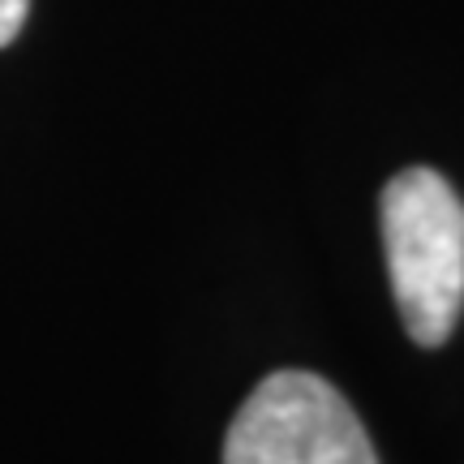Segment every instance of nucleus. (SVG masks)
I'll list each match as a JSON object with an SVG mask.
<instances>
[{
	"label": "nucleus",
	"mask_w": 464,
	"mask_h": 464,
	"mask_svg": "<svg viewBox=\"0 0 464 464\" xmlns=\"http://www.w3.org/2000/svg\"><path fill=\"white\" fill-rule=\"evenodd\" d=\"M387 276L404 332L439 348L464 310V202L434 168H404L379 198Z\"/></svg>",
	"instance_id": "obj_1"
},
{
	"label": "nucleus",
	"mask_w": 464,
	"mask_h": 464,
	"mask_svg": "<svg viewBox=\"0 0 464 464\" xmlns=\"http://www.w3.org/2000/svg\"><path fill=\"white\" fill-rule=\"evenodd\" d=\"M224 464H379L348 400L310 370H276L246 396Z\"/></svg>",
	"instance_id": "obj_2"
},
{
	"label": "nucleus",
	"mask_w": 464,
	"mask_h": 464,
	"mask_svg": "<svg viewBox=\"0 0 464 464\" xmlns=\"http://www.w3.org/2000/svg\"><path fill=\"white\" fill-rule=\"evenodd\" d=\"M26 9H31V0H0V48L17 39L22 22H26Z\"/></svg>",
	"instance_id": "obj_3"
}]
</instances>
